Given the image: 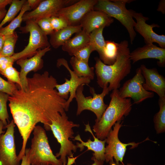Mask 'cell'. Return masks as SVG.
Returning a JSON list of instances; mask_svg holds the SVG:
<instances>
[{
    "instance_id": "6da1fadb",
    "label": "cell",
    "mask_w": 165,
    "mask_h": 165,
    "mask_svg": "<svg viewBox=\"0 0 165 165\" xmlns=\"http://www.w3.org/2000/svg\"><path fill=\"white\" fill-rule=\"evenodd\" d=\"M57 84L56 79L48 72L36 73L27 78L25 90L18 86L13 94L9 97L13 120L23 140L18 155L20 160L25 155L28 141L36 124L42 123L46 130H50L52 121L65 112L67 100L59 95L55 88Z\"/></svg>"
},
{
    "instance_id": "7a4b0ae2",
    "label": "cell",
    "mask_w": 165,
    "mask_h": 165,
    "mask_svg": "<svg viewBox=\"0 0 165 165\" xmlns=\"http://www.w3.org/2000/svg\"><path fill=\"white\" fill-rule=\"evenodd\" d=\"M128 42L118 43V51L115 62L112 65L105 64L98 57H95V72L97 82L100 87H108L110 91L118 89L120 82L130 72L131 65Z\"/></svg>"
},
{
    "instance_id": "3957f363",
    "label": "cell",
    "mask_w": 165,
    "mask_h": 165,
    "mask_svg": "<svg viewBox=\"0 0 165 165\" xmlns=\"http://www.w3.org/2000/svg\"><path fill=\"white\" fill-rule=\"evenodd\" d=\"M110 97L111 99L109 105L100 119L95 122L93 127L95 136L101 140L106 138L114 124L127 116L132 109L131 99L121 97L118 89L113 90Z\"/></svg>"
},
{
    "instance_id": "277c9868",
    "label": "cell",
    "mask_w": 165,
    "mask_h": 165,
    "mask_svg": "<svg viewBox=\"0 0 165 165\" xmlns=\"http://www.w3.org/2000/svg\"><path fill=\"white\" fill-rule=\"evenodd\" d=\"M79 126V124L69 120L65 112L57 119L52 121L50 125V130L60 145V150L55 156L57 158L60 157L63 165L67 164V157L73 158L72 152H75L77 151L76 145L69 139L74 138L73 128Z\"/></svg>"
},
{
    "instance_id": "5b68a950",
    "label": "cell",
    "mask_w": 165,
    "mask_h": 165,
    "mask_svg": "<svg viewBox=\"0 0 165 165\" xmlns=\"http://www.w3.org/2000/svg\"><path fill=\"white\" fill-rule=\"evenodd\" d=\"M29 148V158L31 165H63L59 159L54 155L49 145L45 130L39 125L33 130Z\"/></svg>"
},
{
    "instance_id": "8992f818",
    "label": "cell",
    "mask_w": 165,
    "mask_h": 165,
    "mask_svg": "<svg viewBox=\"0 0 165 165\" xmlns=\"http://www.w3.org/2000/svg\"><path fill=\"white\" fill-rule=\"evenodd\" d=\"M132 1L129 0H98L93 9L103 12L120 22L128 32L131 44L136 35L134 29L136 22L132 17L130 9L128 10L126 5Z\"/></svg>"
},
{
    "instance_id": "52a82bcc",
    "label": "cell",
    "mask_w": 165,
    "mask_h": 165,
    "mask_svg": "<svg viewBox=\"0 0 165 165\" xmlns=\"http://www.w3.org/2000/svg\"><path fill=\"white\" fill-rule=\"evenodd\" d=\"M25 22V25L20 27V29L21 33H29L28 42L22 50L12 56L15 61L20 59L31 57L39 50L50 46L47 35L35 21L28 20Z\"/></svg>"
},
{
    "instance_id": "ba28073f",
    "label": "cell",
    "mask_w": 165,
    "mask_h": 165,
    "mask_svg": "<svg viewBox=\"0 0 165 165\" xmlns=\"http://www.w3.org/2000/svg\"><path fill=\"white\" fill-rule=\"evenodd\" d=\"M82 84L77 88L75 98L77 103L76 115L78 116L85 110H88L93 112L96 115V119L95 122L98 121L108 106L105 103L104 97L109 94V91L108 87L103 89L100 94H97L94 88L90 87V91L93 97H86L83 94L84 86Z\"/></svg>"
},
{
    "instance_id": "9c48e42d",
    "label": "cell",
    "mask_w": 165,
    "mask_h": 165,
    "mask_svg": "<svg viewBox=\"0 0 165 165\" xmlns=\"http://www.w3.org/2000/svg\"><path fill=\"white\" fill-rule=\"evenodd\" d=\"M121 121L117 122L113 126L107 136L106 142L107 145L105 147V161L109 163L111 160H115L117 165H123V159L128 146L131 145L130 148L137 147L139 143L134 142L125 143L119 139L118 134L120 128L122 126Z\"/></svg>"
},
{
    "instance_id": "30bf717a",
    "label": "cell",
    "mask_w": 165,
    "mask_h": 165,
    "mask_svg": "<svg viewBox=\"0 0 165 165\" xmlns=\"http://www.w3.org/2000/svg\"><path fill=\"white\" fill-rule=\"evenodd\" d=\"M61 66H64L68 71L70 78V79L65 78L64 83L57 84L55 88L59 96L67 100L65 111H68L70 103L75 97L76 91L78 87L82 84H88L91 80L87 78L78 76L70 68L67 61L64 58H59L57 60V67L59 68Z\"/></svg>"
},
{
    "instance_id": "8fae6325",
    "label": "cell",
    "mask_w": 165,
    "mask_h": 165,
    "mask_svg": "<svg viewBox=\"0 0 165 165\" xmlns=\"http://www.w3.org/2000/svg\"><path fill=\"white\" fill-rule=\"evenodd\" d=\"M144 82L141 69L138 68L134 76L127 80L118 90L119 96L122 98H132L135 104H138L146 99L153 97V93L144 88L143 85Z\"/></svg>"
},
{
    "instance_id": "7c38bea8",
    "label": "cell",
    "mask_w": 165,
    "mask_h": 165,
    "mask_svg": "<svg viewBox=\"0 0 165 165\" xmlns=\"http://www.w3.org/2000/svg\"><path fill=\"white\" fill-rule=\"evenodd\" d=\"M15 123L13 120L4 129L6 131L0 135V161L2 165H19L14 139Z\"/></svg>"
},
{
    "instance_id": "4fadbf2b",
    "label": "cell",
    "mask_w": 165,
    "mask_h": 165,
    "mask_svg": "<svg viewBox=\"0 0 165 165\" xmlns=\"http://www.w3.org/2000/svg\"><path fill=\"white\" fill-rule=\"evenodd\" d=\"M73 0H42L38 7L32 11L26 12L24 14L23 21L28 20L35 21L45 17L56 16L61 9L76 2Z\"/></svg>"
},
{
    "instance_id": "5bb4252c",
    "label": "cell",
    "mask_w": 165,
    "mask_h": 165,
    "mask_svg": "<svg viewBox=\"0 0 165 165\" xmlns=\"http://www.w3.org/2000/svg\"><path fill=\"white\" fill-rule=\"evenodd\" d=\"M98 0H80L61 9L56 16L61 17L69 26L79 25L85 15L93 10Z\"/></svg>"
},
{
    "instance_id": "9a60e30c",
    "label": "cell",
    "mask_w": 165,
    "mask_h": 165,
    "mask_svg": "<svg viewBox=\"0 0 165 165\" xmlns=\"http://www.w3.org/2000/svg\"><path fill=\"white\" fill-rule=\"evenodd\" d=\"M130 11L132 17L136 20L134 29L143 37L146 44L156 42L160 47L165 48V35H158L153 30V28H159V26L154 23L151 25L148 24L146 22L149 19L148 17L144 16L141 13L131 9Z\"/></svg>"
},
{
    "instance_id": "2e32d148",
    "label": "cell",
    "mask_w": 165,
    "mask_h": 165,
    "mask_svg": "<svg viewBox=\"0 0 165 165\" xmlns=\"http://www.w3.org/2000/svg\"><path fill=\"white\" fill-rule=\"evenodd\" d=\"M51 49L50 47L46 48L39 50L31 57L20 59L16 61L17 64L20 67V76L22 85L21 89L24 90L27 87V74L31 71L36 72L43 68V61L42 58Z\"/></svg>"
},
{
    "instance_id": "e0dca14e",
    "label": "cell",
    "mask_w": 165,
    "mask_h": 165,
    "mask_svg": "<svg viewBox=\"0 0 165 165\" xmlns=\"http://www.w3.org/2000/svg\"><path fill=\"white\" fill-rule=\"evenodd\" d=\"M140 68L145 79L143 85L144 89L156 93L159 98H165V77L155 68H148L144 64H141Z\"/></svg>"
},
{
    "instance_id": "ac0fdd59",
    "label": "cell",
    "mask_w": 165,
    "mask_h": 165,
    "mask_svg": "<svg viewBox=\"0 0 165 165\" xmlns=\"http://www.w3.org/2000/svg\"><path fill=\"white\" fill-rule=\"evenodd\" d=\"M114 20L112 18L104 12L93 9L85 15L79 25L82 30L90 34L94 30L101 27L109 26Z\"/></svg>"
},
{
    "instance_id": "d6986e66",
    "label": "cell",
    "mask_w": 165,
    "mask_h": 165,
    "mask_svg": "<svg viewBox=\"0 0 165 165\" xmlns=\"http://www.w3.org/2000/svg\"><path fill=\"white\" fill-rule=\"evenodd\" d=\"M85 131L90 132L93 136L94 140L91 141L90 138L87 141L85 142L82 139L80 135L78 134L73 139L74 140L78 141L80 142L76 143L77 148H79L81 152L84 149L85 147H86L87 148V150H91L94 152L91 158L105 162V139L101 140L97 138L92 132L89 123L85 124Z\"/></svg>"
},
{
    "instance_id": "ffe728a7",
    "label": "cell",
    "mask_w": 165,
    "mask_h": 165,
    "mask_svg": "<svg viewBox=\"0 0 165 165\" xmlns=\"http://www.w3.org/2000/svg\"><path fill=\"white\" fill-rule=\"evenodd\" d=\"M130 58L133 63L143 59H155L158 60L157 62L158 66L164 67L165 65V48L158 47L153 44H146L130 53Z\"/></svg>"
},
{
    "instance_id": "44dd1931",
    "label": "cell",
    "mask_w": 165,
    "mask_h": 165,
    "mask_svg": "<svg viewBox=\"0 0 165 165\" xmlns=\"http://www.w3.org/2000/svg\"><path fill=\"white\" fill-rule=\"evenodd\" d=\"M82 30L79 25L76 26H68L66 27L57 31H54L50 35L49 43L55 49L63 46L74 33H77Z\"/></svg>"
},
{
    "instance_id": "7402d4cb",
    "label": "cell",
    "mask_w": 165,
    "mask_h": 165,
    "mask_svg": "<svg viewBox=\"0 0 165 165\" xmlns=\"http://www.w3.org/2000/svg\"><path fill=\"white\" fill-rule=\"evenodd\" d=\"M89 41L90 34L82 30L62 46V49L72 56L75 52L88 45Z\"/></svg>"
},
{
    "instance_id": "603a6c76",
    "label": "cell",
    "mask_w": 165,
    "mask_h": 165,
    "mask_svg": "<svg viewBox=\"0 0 165 165\" xmlns=\"http://www.w3.org/2000/svg\"><path fill=\"white\" fill-rule=\"evenodd\" d=\"M118 43L105 41V46L99 53L100 59L105 64L111 65L116 61L118 54Z\"/></svg>"
},
{
    "instance_id": "cb8c5ba5",
    "label": "cell",
    "mask_w": 165,
    "mask_h": 165,
    "mask_svg": "<svg viewBox=\"0 0 165 165\" xmlns=\"http://www.w3.org/2000/svg\"><path fill=\"white\" fill-rule=\"evenodd\" d=\"M73 71L79 77H84L93 80L94 78V68L90 67L88 63L79 60L74 56L70 60Z\"/></svg>"
},
{
    "instance_id": "d4e9b609",
    "label": "cell",
    "mask_w": 165,
    "mask_h": 165,
    "mask_svg": "<svg viewBox=\"0 0 165 165\" xmlns=\"http://www.w3.org/2000/svg\"><path fill=\"white\" fill-rule=\"evenodd\" d=\"M30 10L31 9L27 1L23 5L18 15L11 21L8 25L4 27H2L0 29V35L6 36L13 34L16 28L20 27L24 13Z\"/></svg>"
},
{
    "instance_id": "484cf974",
    "label": "cell",
    "mask_w": 165,
    "mask_h": 165,
    "mask_svg": "<svg viewBox=\"0 0 165 165\" xmlns=\"http://www.w3.org/2000/svg\"><path fill=\"white\" fill-rule=\"evenodd\" d=\"M158 104L159 110L153 118L154 128L158 134L165 132V97L159 98Z\"/></svg>"
},
{
    "instance_id": "4316f807",
    "label": "cell",
    "mask_w": 165,
    "mask_h": 165,
    "mask_svg": "<svg viewBox=\"0 0 165 165\" xmlns=\"http://www.w3.org/2000/svg\"><path fill=\"white\" fill-rule=\"evenodd\" d=\"M105 28L102 27L95 29L90 34L89 44L98 53L101 51L105 45V41L103 35Z\"/></svg>"
},
{
    "instance_id": "83f0119b",
    "label": "cell",
    "mask_w": 165,
    "mask_h": 165,
    "mask_svg": "<svg viewBox=\"0 0 165 165\" xmlns=\"http://www.w3.org/2000/svg\"><path fill=\"white\" fill-rule=\"evenodd\" d=\"M26 1L25 0H13L5 16L0 23V29L6 23L12 21L15 18Z\"/></svg>"
},
{
    "instance_id": "f1b7e54d",
    "label": "cell",
    "mask_w": 165,
    "mask_h": 165,
    "mask_svg": "<svg viewBox=\"0 0 165 165\" xmlns=\"http://www.w3.org/2000/svg\"><path fill=\"white\" fill-rule=\"evenodd\" d=\"M18 36L16 31L11 35L5 36V38L0 56L12 57L15 53L14 50Z\"/></svg>"
},
{
    "instance_id": "f546056e",
    "label": "cell",
    "mask_w": 165,
    "mask_h": 165,
    "mask_svg": "<svg viewBox=\"0 0 165 165\" xmlns=\"http://www.w3.org/2000/svg\"><path fill=\"white\" fill-rule=\"evenodd\" d=\"M9 96L7 94L0 92V121L2 122L4 127L8 124L7 122H9L7 107Z\"/></svg>"
},
{
    "instance_id": "4dcf8cb0",
    "label": "cell",
    "mask_w": 165,
    "mask_h": 165,
    "mask_svg": "<svg viewBox=\"0 0 165 165\" xmlns=\"http://www.w3.org/2000/svg\"><path fill=\"white\" fill-rule=\"evenodd\" d=\"M2 75L7 79L8 82L16 83L19 88L21 89L22 85L20 76V72L13 67V65L7 67Z\"/></svg>"
},
{
    "instance_id": "1f68e13d",
    "label": "cell",
    "mask_w": 165,
    "mask_h": 165,
    "mask_svg": "<svg viewBox=\"0 0 165 165\" xmlns=\"http://www.w3.org/2000/svg\"><path fill=\"white\" fill-rule=\"evenodd\" d=\"M94 50L89 43L86 46L75 52L72 56L78 59L88 63L91 53Z\"/></svg>"
},
{
    "instance_id": "d6a6232c",
    "label": "cell",
    "mask_w": 165,
    "mask_h": 165,
    "mask_svg": "<svg viewBox=\"0 0 165 165\" xmlns=\"http://www.w3.org/2000/svg\"><path fill=\"white\" fill-rule=\"evenodd\" d=\"M46 35H50L54 31L51 24L50 17H45L35 21Z\"/></svg>"
},
{
    "instance_id": "836d02e7",
    "label": "cell",
    "mask_w": 165,
    "mask_h": 165,
    "mask_svg": "<svg viewBox=\"0 0 165 165\" xmlns=\"http://www.w3.org/2000/svg\"><path fill=\"white\" fill-rule=\"evenodd\" d=\"M17 88L16 84L6 81L0 76V92L12 96Z\"/></svg>"
},
{
    "instance_id": "e575fe53",
    "label": "cell",
    "mask_w": 165,
    "mask_h": 165,
    "mask_svg": "<svg viewBox=\"0 0 165 165\" xmlns=\"http://www.w3.org/2000/svg\"><path fill=\"white\" fill-rule=\"evenodd\" d=\"M52 27L54 31L62 29L68 26L66 20L63 18L58 16H53L50 17Z\"/></svg>"
},
{
    "instance_id": "d590c367",
    "label": "cell",
    "mask_w": 165,
    "mask_h": 165,
    "mask_svg": "<svg viewBox=\"0 0 165 165\" xmlns=\"http://www.w3.org/2000/svg\"><path fill=\"white\" fill-rule=\"evenodd\" d=\"M15 61L12 57L0 56V73L2 74L7 67L10 65H13Z\"/></svg>"
},
{
    "instance_id": "8d00e7d4",
    "label": "cell",
    "mask_w": 165,
    "mask_h": 165,
    "mask_svg": "<svg viewBox=\"0 0 165 165\" xmlns=\"http://www.w3.org/2000/svg\"><path fill=\"white\" fill-rule=\"evenodd\" d=\"M29 148H26L25 155L22 157L21 165H31L30 163L29 158Z\"/></svg>"
},
{
    "instance_id": "74e56055",
    "label": "cell",
    "mask_w": 165,
    "mask_h": 165,
    "mask_svg": "<svg viewBox=\"0 0 165 165\" xmlns=\"http://www.w3.org/2000/svg\"><path fill=\"white\" fill-rule=\"evenodd\" d=\"M42 0H28L27 2L31 9H35L39 6Z\"/></svg>"
},
{
    "instance_id": "f35d334b",
    "label": "cell",
    "mask_w": 165,
    "mask_h": 165,
    "mask_svg": "<svg viewBox=\"0 0 165 165\" xmlns=\"http://www.w3.org/2000/svg\"><path fill=\"white\" fill-rule=\"evenodd\" d=\"M13 0H0V10L5 9L6 6L11 4Z\"/></svg>"
},
{
    "instance_id": "ab89813d",
    "label": "cell",
    "mask_w": 165,
    "mask_h": 165,
    "mask_svg": "<svg viewBox=\"0 0 165 165\" xmlns=\"http://www.w3.org/2000/svg\"><path fill=\"white\" fill-rule=\"evenodd\" d=\"M157 10L163 14L165 13V0H161L160 2Z\"/></svg>"
},
{
    "instance_id": "60d3db41",
    "label": "cell",
    "mask_w": 165,
    "mask_h": 165,
    "mask_svg": "<svg viewBox=\"0 0 165 165\" xmlns=\"http://www.w3.org/2000/svg\"><path fill=\"white\" fill-rule=\"evenodd\" d=\"M5 38V36L0 35V53L1 52Z\"/></svg>"
},
{
    "instance_id": "b9f144b4",
    "label": "cell",
    "mask_w": 165,
    "mask_h": 165,
    "mask_svg": "<svg viewBox=\"0 0 165 165\" xmlns=\"http://www.w3.org/2000/svg\"><path fill=\"white\" fill-rule=\"evenodd\" d=\"M91 160L94 161V163L91 165H103L104 161L99 160L96 159L91 158Z\"/></svg>"
},
{
    "instance_id": "7bdbcfd3",
    "label": "cell",
    "mask_w": 165,
    "mask_h": 165,
    "mask_svg": "<svg viewBox=\"0 0 165 165\" xmlns=\"http://www.w3.org/2000/svg\"><path fill=\"white\" fill-rule=\"evenodd\" d=\"M7 12V11L6 9L0 10V20L3 19L5 16Z\"/></svg>"
},
{
    "instance_id": "ee69618b",
    "label": "cell",
    "mask_w": 165,
    "mask_h": 165,
    "mask_svg": "<svg viewBox=\"0 0 165 165\" xmlns=\"http://www.w3.org/2000/svg\"><path fill=\"white\" fill-rule=\"evenodd\" d=\"M68 161L67 162L66 165H72L75 162V158H70L68 157Z\"/></svg>"
},
{
    "instance_id": "f6af8a7d",
    "label": "cell",
    "mask_w": 165,
    "mask_h": 165,
    "mask_svg": "<svg viewBox=\"0 0 165 165\" xmlns=\"http://www.w3.org/2000/svg\"><path fill=\"white\" fill-rule=\"evenodd\" d=\"M4 127V126L2 122L0 121V135L5 132V131L3 130Z\"/></svg>"
},
{
    "instance_id": "bcb514c9",
    "label": "cell",
    "mask_w": 165,
    "mask_h": 165,
    "mask_svg": "<svg viewBox=\"0 0 165 165\" xmlns=\"http://www.w3.org/2000/svg\"><path fill=\"white\" fill-rule=\"evenodd\" d=\"M110 165H117L115 162H114L113 160H111L109 162Z\"/></svg>"
},
{
    "instance_id": "7dc6e473",
    "label": "cell",
    "mask_w": 165,
    "mask_h": 165,
    "mask_svg": "<svg viewBox=\"0 0 165 165\" xmlns=\"http://www.w3.org/2000/svg\"><path fill=\"white\" fill-rule=\"evenodd\" d=\"M127 165H137L136 164H132L130 163H127Z\"/></svg>"
},
{
    "instance_id": "c3c4849f",
    "label": "cell",
    "mask_w": 165,
    "mask_h": 165,
    "mask_svg": "<svg viewBox=\"0 0 165 165\" xmlns=\"http://www.w3.org/2000/svg\"><path fill=\"white\" fill-rule=\"evenodd\" d=\"M0 165H2V162L0 161Z\"/></svg>"
}]
</instances>
